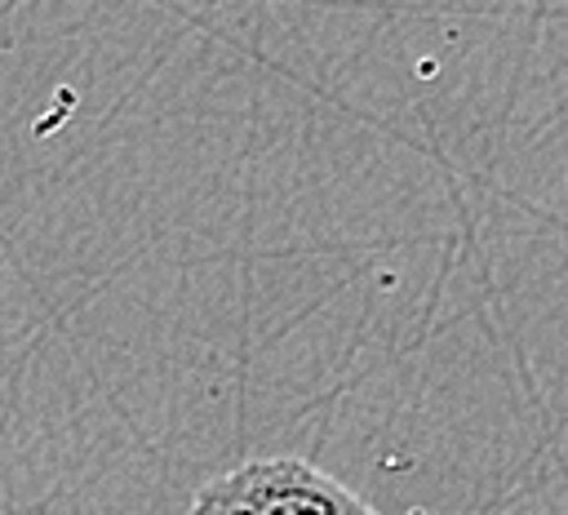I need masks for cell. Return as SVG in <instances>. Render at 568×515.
<instances>
[{
  "mask_svg": "<svg viewBox=\"0 0 568 515\" xmlns=\"http://www.w3.org/2000/svg\"><path fill=\"white\" fill-rule=\"evenodd\" d=\"M186 515H377L328 471L302 457H253L191 493Z\"/></svg>",
  "mask_w": 568,
  "mask_h": 515,
  "instance_id": "obj_1",
  "label": "cell"
},
{
  "mask_svg": "<svg viewBox=\"0 0 568 515\" xmlns=\"http://www.w3.org/2000/svg\"><path fill=\"white\" fill-rule=\"evenodd\" d=\"M404 515H426V511H404Z\"/></svg>",
  "mask_w": 568,
  "mask_h": 515,
  "instance_id": "obj_2",
  "label": "cell"
}]
</instances>
